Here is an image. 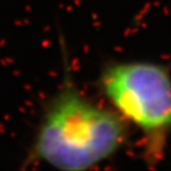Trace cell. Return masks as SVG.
Wrapping results in <instances>:
<instances>
[{
    "label": "cell",
    "instance_id": "cell-1",
    "mask_svg": "<svg viewBox=\"0 0 171 171\" xmlns=\"http://www.w3.org/2000/svg\"><path fill=\"white\" fill-rule=\"evenodd\" d=\"M60 41L61 81L43 106L23 164L90 170L127 147L130 126L112 108L92 100L80 89L62 37Z\"/></svg>",
    "mask_w": 171,
    "mask_h": 171
},
{
    "label": "cell",
    "instance_id": "cell-2",
    "mask_svg": "<svg viewBox=\"0 0 171 171\" xmlns=\"http://www.w3.org/2000/svg\"><path fill=\"white\" fill-rule=\"evenodd\" d=\"M97 86L108 106L141 133L144 163L157 167L171 135V67L149 60H109Z\"/></svg>",
    "mask_w": 171,
    "mask_h": 171
}]
</instances>
